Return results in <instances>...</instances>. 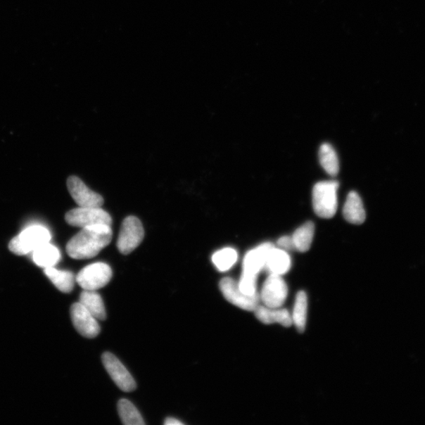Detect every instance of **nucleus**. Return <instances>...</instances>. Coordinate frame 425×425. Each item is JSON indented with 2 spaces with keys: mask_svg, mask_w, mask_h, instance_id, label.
Here are the masks:
<instances>
[{
  "mask_svg": "<svg viewBox=\"0 0 425 425\" xmlns=\"http://www.w3.org/2000/svg\"><path fill=\"white\" fill-rule=\"evenodd\" d=\"M65 222L75 227L85 228L92 225H111L112 218L101 208H82L66 212Z\"/></svg>",
  "mask_w": 425,
  "mask_h": 425,
  "instance_id": "0eeeda50",
  "label": "nucleus"
},
{
  "mask_svg": "<svg viewBox=\"0 0 425 425\" xmlns=\"http://www.w3.org/2000/svg\"><path fill=\"white\" fill-rule=\"evenodd\" d=\"M238 254L234 248H224L218 250L212 257V263L219 271L225 272L230 269L237 262Z\"/></svg>",
  "mask_w": 425,
  "mask_h": 425,
  "instance_id": "5701e85b",
  "label": "nucleus"
},
{
  "mask_svg": "<svg viewBox=\"0 0 425 425\" xmlns=\"http://www.w3.org/2000/svg\"><path fill=\"white\" fill-rule=\"evenodd\" d=\"M319 160L327 174L333 177L337 175L340 170V163L336 151L329 144L322 145L319 151Z\"/></svg>",
  "mask_w": 425,
  "mask_h": 425,
  "instance_id": "aec40b11",
  "label": "nucleus"
},
{
  "mask_svg": "<svg viewBox=\"0 0 425 425\" xmlns=\"http://www.w3.org/2000/svg\"><path fill=\"white\" fill-rule=\"evenodd\" d=\"M274 247V244L270 243H262L245 255L242 276L240 282L238 283L239 288L244 294L253 296L258 293L256 288L258 274L265 269L269 251Z\"/></svg>",
  "mask_w": 425,
  "mask_h": 425,
  "instance_id": "f03ea898",
  "label": "nucleus"
},
{
  "mask_svg": "<svg viewBox=\"0 0 425 425\" xmlns=\"http://www.w3.org/2000/svg\"><path fill=\"white\" fill-rule=\"evenodd\" d=\"M68 188L74 201L82 208H101L103 198L91 191L81 179L75 176L68 178Z\"/></svg>",
  "mask_w": 425,
  "mask_h": 425,
  "instance_id": "f8f14e48",
  "label": "nucleus"
},
{
  "mask_svg": "<svg viewBox=\"0 0 425 425\" xmlns=\"http://www.w3.org/2000/svg\"><path fill=\"white\" fill-rule=\"evenodd\" d=\"M220 290L225 300L236 307L248 311H255L260 303V296L246 295L239 288L238 283L230 277H224L220 282Z\"/></svg>",
  "mask_w": 425,
  "mask_h": 425,
  "instance_id": "6e6552de",
  "label": "nucleus"
},
{
  "mask_svg": "<svg viewBox=\"0 0 425 425\" xmlns=\"http://www.w3.org/2000/svg\"><path fill=\"white\" fill-rule=\"evenodd\" d=\"M279 248L284 250H296L293 241H292L291 236H283L279 239L277 242Z\"/></svg>",
  "mask_w": 425,
  "mask_h": 425,
  "instance_id": "b1692460",
  "label": "nucleus"
},
{
  "mask_svg": "<svg viewBox=\"0 0 425 425\" xmlns=\"http://www.w3.org/2000/svg\"><path fill=\"white\" fill-rule=\"evenodd\" d=\"M51 239L50 231L39 225H33L13 238L9 243V249L17 255H25L41 246L49 243Z\"/></svg>",
  "mask_w": 425,
  "mask_h": 425,
  "instance_id": "7ed1b4c3",
  "label": "nucleus"
},
{
  "mask_svg": "<svg viewBox=\"0 0 425 425\" xmlns=\"http://www.w3.org/2000/svg\"><path fill=\"white\" fill-rule=\"evenodd\" d=\"M258 320L265 324L278 323L284 327H290L292 323L291 315L287 310L270 308L259 305L255 310Z\"/></svg>",
  "mask_w": 425,
  "mask_h": 425,
  "instance_id": "ddd939ff",
  "label": "nucleus"
},
{
  "mask_svg": "<svg viewBox=\"0 0 425 425\" xmlns=\"http://www.w3.org/2000/svg\"><path fill=\"white\" fill-rule=\"evenodd\" d=\"M102 360L106 370L119 388L126 393L136 389L137 384L134 378L114 355L106 352L102 356Z\"/></svg>",
  "mask_w": 425,
  "mask_h": 425,
  "instance_id": "9d476101",
  "label": "nucleus"
},
{
  "mask_svg": "<svg viewBox=\"0 0 425 425\" xmlns=\"http://www.w3.org/2000/svg\"><path fill=\"white\" fill-rule=\"evenodd\" d=\"M70 315L74 326L82 336L91 338L101 333V327L96 318L82 303L72 305Z\"/></svg>",
  "mask_w": 425,
  "mask_h": 425,
  "instance_id": "9b49d317",
  "label": "nucleus"
},
{
  "mask_svg": "<svg viewBox=\"0 0 425 425\" xmlns=\"http://www.w3.org/2000/svg\"><path fill=\"white\" fill-rule=\"evenodd\" d=\"M144 237L143 224L137 217L129 216L123 221L117 242L119 251L129 255L141 243Z\"/></svg>",
  "mask_w": 425,
  "mask_h": 425,
  "instance_id": "423d86ee",
  "label": "nucleus"
},
{
  "mask_svg": "<svg viewBox=\"0 0 425 425\" xmlns=\"http://www.w3.org/2000/svg\"><path fill=\"white\" fill-rule=\"evenodd\" d=\"M44 274L53 284L64 293H70L75 288L76 279L71 272L49 267L45 268Z\"/></svg>",
  "mask_w": 425,
  "mask_h": 425,
  "instance_id": "f3484780",
  "label": "nucleus"
},
{
  "mask_svg": "<svg viewBox=\"0 0 425 425\" xmlns=\"http://www.w3.org/2000/svg\"><path fill=\"white\" fill-rule=\"evenodd\" d=\"M307 296L305 292H298L295 302L293 313H292V323L300 333H303L307 325Z\"/></svg>",
  "mask_w": 425,
  "mask_h": 425,
  "instance_id": "412c9836",
  "label": "nucleus"
},
{
  "mask_svg": "<svg viewBox=\"0 0 425 425\" xmlns=\"http://www.w3.org/2000/svg\"><path fill=\"white\" fill-rule=\"evenodd\" d=\"M110 225L98 224L83 228L66 246L68 254L75 259H89L96 256L112 240Z\"/></svg>",
  "mask_w": 425,
  "mask_h": 425,
  "instance_id": "f257e3e1",
  "label": "nucleus"
},
{
  "mask_svg": "<svg viewBox=\"0 0 425 425\" xmlns=\"http://www.w3.org/2000/svg\"><path fill=\"white\" fill-rule=\"evenodd\" d=\"M291 258L286 250L274 247L269 251L265 269L269 274L283 275L291 269Z\"/></svg>",
  "mask_w": 425,
  "mask_h": 425,
  "instance_id": "4468645a",
  "label": "nucleus"
},
{
  "mask_svg": "<svg viewBox=\"0 0 425 425\" xmlns=\"http://www.w3.org/2000/svg\"><path fill=\"white\" fill-rule=\"evenodd\" d=\"M336 182H322L316 184L313 189V207L316 214L322 218L333 217L337 211Z\"/></svg>",
  "mask_w": 425,
  "mask_h": 425,
  "instance_id": "20e7f679",
  "label": "nucleus"
},
{
  "mask_svg": "<svg viewBox=\"0 0 425 425\" xmlns=\"http://www.w3.org/2000/svg\"><path fill=\"white\" fill-rule=\"evenodd\" d=\"M288 293L287 284L280 275L269 274L265 281L260 296V300L265 307L280 308L286 300Z\"/></svg>",
  "mask_w": 425,
  "mask_h": 425,
  "instance_id": "1a4fd4ad",
  "label": "nucleus"
},
{
  "mask_svg": "<svg viewBox=\"0 0 425 425\" xmlns=\"http://www.w3.org/2000/svg\"><path fill=\"white\" fill-rule=\"evenodd\" d=\"M315 236V224L313 222H308L302 227L297 229L294 234L292 235V241L295 246V249L305 252L310 250Z\"/></svg>",
  "mask_w": 425,
  "mask_h": 425,
  "instance_id": "6ab92c4d",
  "label": "nucleus"
},
{
  "mask_svg": "<svg viewBox=\"0 0 425 425\" xmlns=\"http://www.w3.org/2000/svg\"><path fill=\"white\" fill-rule=\"evenodd\" d=\"M80 303L87 309L98 320H105L106 309L102 297L96 291L84 290L80 296Z\"/></svg>",
  "mask_w": 425,
  "mask_h": 425,
  "instance_id": "a211bd4d",
  "label": "nucleus"
},
{
  "mask_svg": "<svg viewBox=\"0 0 425 425\" xmlns=\"http://www.w3.org/2000/svg\"><path fill=\"white\" fill-rule=\"evenodd\" d=\"M165 424L167 425H182L184 424L182 421L175 419V418H167L165 421Z\"/></svg>",
  "mask_w": 425,
  "mask_h": 425,
  "instance_id": "393cba45",
  "label": "nucleus"
},
{
  "mask_svg": "<svg viewBox=\"0 0 425 425\" xmlns=\"http://www.w3.org/2000/svg\"><path fill=\"white\" fill-rule=\"evenodd\" d=\"M119 416L125 425H144L143 417L134 405L127 400L119 401L118 405Z\"/></svg>",
  "mask_w": 425,
  "mask_h": 425,
  "instance_id": "4be33fe9",
  "label": "nucleus"
},
{
  "mask_svg": "<svg viewBox=\"0 0 425 425\" xmlns=\"http://www.w3.org/2000/svg\"><path fill=\"white\" fill-rule=\"evenodd\" d=\"M112 277L109 265L103 262L93 263L79 272L77 283L84 290L96 291L106 286Z\"/></svg>",
  "mask_w": 425,
  "mask_h": 425,
  "instance_id": "39448f33",
  "label": "nucleus"
},
{
  "mask_svg": "<svg viewBox=\"0 0 425 425\" xmlns=\"http://www.w3.org/2000/svg\"><path fill=\"white\" fill-rule=\"evenodd\" d=\"M61 255L54 245L46 243L32 251V260L43 268L54 267L61 260Z\"/></svg>",
  "mask_w": 425,
  "mask_h": 425,
  "instance_id": "dca6fc26",
  "label": "nucleus"
},
{
  "mask_svg": "<svg viewBox=\"0 0 425 425\" xmlns=\"http://www.w3.org/2000/svg\"><path fill=\"white\" fill-rule=\"evenodd\" d=\"M343 216L346 220L355 224H361L365 221L367 214L362 198L355 191L350 192L343 207Z\"/></svg>",
  "mask_w": 425,
  "mask_h": 425,
  "instance_id": "2eb2a0df",
  "label": "nucleus"
}]
</instances>
